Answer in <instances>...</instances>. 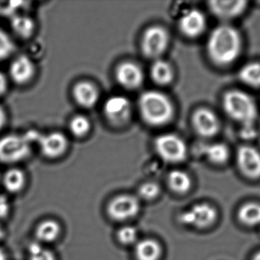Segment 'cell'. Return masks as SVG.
Masks as SVG:
<instances>
[{
    "instance_id": "74e56055",
    "label": "cell",
    "mask_w": 260,
    "mask_h": 260,
    "mask_svg": "<svg viewBox=\"0 0 260 260\" xmlns=\"http://www.w3.org/2000/svg\"><path fill=\"white\" fill-rule=\"evenodd\" d=\"M253 260H260V251L258 252L257 253H256L254 257L253 258Z\"/></svg>"
},
{
    "instance_id": "7402d4cb",
    "label": "cell",
    "mask_w": 260,
    "mask_h": 260,
    "mask_svg": "<svg viewBox=\"0 0 260 260\" xmlns=\"http://www.w3.org/2000/svg\"><path fill=\"white\" fill-rule=\"evenodd\" d=\"M61 233L59 223L53 220H46L38 225L36 236L38 241L42 243H51L56 241Z\"/></svg>"
},
{
    "instance_id": "d6986e66",
    "label": "cell",
    "mask_w": 260,
    "mask_h": 260,
    "mask_svg": "<svg viewBox=\"0 0 260 260\" xmlns=\"http://www.w3.org/2000/svg\"><path fill=\"white\" fill-rule=\"evenodd\" d=\"M10 26L15 35L22 39L30 38L35 30V23L30 17L18 13L10 18Z\"/></svg>"
},
{
    "instance_id": "8d00e7d4",
    "label": "cell",
    "mask_w": 260,
    "mask_h": 260,
    "mask_svg": "<svg viewBox=\"0 0 260 260\" xmlns=\"http://www.w3.org/2000/svg\"><path fill=\"white\" fill-rule=\"evenodd\" d=\"M4 230H3V227H2L1 225H0V239H2V238H3V237H4Z\"/></svg>"
},
{
    "instance_id": "f1b7e54d",
    "label": "cell",
    "mask_w": 260,
    "mask_h": 260,
    "mask_svg": "<svg viewBox=\"0 0 260 260\" xmlns=\"http://www.w3.org/2000/svg\"><path fill=\"white\" fill-rule=\"evenodd\" d=\"M15 48V42L10 35L0 27V62L10 57Z\"/></svg>"
},
{
    "instance_id": "8fae6325",
    "label": "cell",
    "mask_w": 260,
    "mask_h": 260,
    "mask_svg": "<svg viewBox=\"0 0 260 260\" xmlns=\"http://www.w3.org/2000/svg\"><path fill=\"white\" fill-rule=\"evenodd\" d=\"M35 142L38 143L43 155L50 159L60 157L65 153L68 147L67 137L59 132L46 134L38 133Z\"/></svg>"
},
{
    "instance_id": "7a4b0ae2",
    "label": "cell",
    "mask_w": 260,
    "mask_h": 260,
    "mask_svg": "<svg viewBox=\"0 0 260 260\" xmlns=\"http://www.w3.org/2000/svg\"><path fill=\"white\" fill-rule=\"evenodd\" d=\"M223 108L229 118L242 126V134L253 137L258 117L256 102L251 96L241 90H231L223 97Z\"/></svg>"
},
{
    "instance_id": "ac0fdd59",
    "label": "cell",
    "mask_w": 260,
    "mask_h": 260,
    "mask_svg": "<svg viewBox=\"0 0 260 260\" xmlns=\"http://www.w3.org/2000/svg\"><path fill=\"white\" fill-rule=\"evenodd\" d=\"M161 253L160 244L150 238L138 241L135 247V255L137 260H158Z\"/></svg>"
},
{
    "instance_id": "52a82bcc",
    "label": "cell",
    "mask_w": 260,
    "mask_h": 260,
    "mask_svg": "<svg viewBox=\"0 0 260 260\" xmlns=\"http://www.w3.org/2000/svg\"><path fill=\"white\" fill-rule=\"evenodd\" d=\"M218 213L216 209L207 203L195 205L180 215L182 224L197 228L210 227L216 221Z\"/></svg>"
},
{
    "instance_id": "9a60e30c",
    "label": "cell",
    "mask_w": 260,
    "mask_h": 260,
    "mask_svg": "<svg viewBox=\"0 0 260 260\" xmlns=\"http://www.w3.org/2000/svg\"><path fill=\"white\" fill-rule=\"evenodd\" d=\"M179 27L186 37L197 38L206 30V17L198 9H189L182 15L179 21Z\"/></svg>"
},
{
    "instance_id": "484cf974",
    "label": "cell",
    "mask_w": 260,
    "mask_h": 260,
    "mask_svg": "<svg viewBox=\"0 0 260 260\" xmlns=\"http://www.w3.org/2000/svg\"><path fill=\"white\" fill-rule=\"evenodd\" d=\"M25 184V176L21 169H9L3 177V185L9 192L15 193L21 191Z\"/></svg>"
},
{
    "instance_id": "e575fe53",
    "label": "cell",
    "mask_w": 260,
    "mask_h": 260,
    "mask_svg": "<svg viewBox=\"0 0 260 260\" xmlns=\"http://www.w3.org/2000/svg\"><path fill=\"white\" fill-rule=\"evenodd\" d=\"M7 122V113L5 108L0 105V131L4 128Z\"/></svg>"
},
{
    "instance_id": "4dcf8cb0",
    "label": "cell",
    "mask_w": 260,
    "mask_h": 260,
    "mask_svg": "<svg viewBox=\"0 0 260 260\" xmlns=\"http://www.w3.org/2000/svg\"><path fill=\"white\" fill-rule=\"evenodd\" d=\"M25 3L22 1H3L0 0V16L10 19L24 7Z\"/></svg>"
},
{
    "instance_id": "cb8c5ba5",
    "label": "cell",
    "mask_w": 260,
    "mask_h": 260,
    "mask_svg": "<svg viewBox=\"0 0 260 260\" xmlns=\"http://www.w3.org/2000/svg\"><path fill=\"white\" fill-rule=\"evenodd\" d=\"M240 79L246 85L253 88L260 87V61L245 64L239 72Z\"/></svg>"
},
{
    "instance_id": "8992f818",
    "label": "cell",
    "mask_w": 260,
    "mask_h": 260,
    "mask_svg": "<svg viewBox=\"0 0 260 260\" xmlns=\"http://www.w3.org/2000/svg\"><path fill=\"white\" fill-rule=\"evenodd\" d=\"M169 44V35L164 27L154 25L148 27L142 35V50L149 58H158Z\"/></svg>"
},
{
    "instance_id": "5bb4252c",
    "label": "cell",
    "mask_w": 260,
    "mask_h": 260,
    "mask_svg": "<svg viewBox=\"0 0 260 260\" xmlns=\"http://www.w3.org/2000/svg\"><path fill=\"white\" fill-rule=\"evenodd\" d=\"M117 82L126 89L134 90L139 88L144 81V73L137 64L133 62H123L116 69Z\"/></svg>"
},
{
    "instance_id": "ffe728a7",
    "label": "cell",
    "mask_w": 260,
    "mask_h": 260,
    "mask_svg": "<svg viewBox=\"0 0 260 260\" xmlns=\"http://www.w3.org/2000/svg\"><path fill=\"white\" fill-rule=\"evenodd\" d=\"M202 154L211 162L216 165L224 164L229 160L230 151L224 143H214L205 145Z\"/></svg>"
},
{
    "instance_id": "277c9868",
    "label": "cell",
    "mask_w": 260,
    "mask_h": 260,
    "mask_svg": "<svg viewBox=\"0 0 260 260\" xmlns=\"http://www.w3.org/2000/svg\"><path fill=\"white\" fill-rule=\"evenodd\" d=\"M31 133L25 135L10 134L0 137V162L13 164L27 159L31 154Z\"/></svg>"
},
{
    "instance_id": "ba28073f",
    "label": "cell",
    "mask_w": 260,
    "mask_h": 260,
    "mask_svg": "<svg viewBox=\"0 0 260 260\" xmlns=\"http://www.w3.org/2000/svg\"><path fill=\"white\" fill-rule=\"evenodd\" d=\"M140 210L139 199L131 195H120L113 198L108 206V213L111 219L124 221L134 218Z\"/></svg>"
},
{
    "instance_id": "d6a6232c",
    "label": "cell",
    "mask_w": 260,
    "mask_h": 260,
    "mask_svg": "<svg viewBox=\"0 0 260 260\" xmlns=\"http://www.w3.org/2000/svg\"><path fill=\"white\" fill-rule=\"evenodd\" d=\"M9 211V204L7 198L0 195V220L7 216Z\"/></svg>"
},
{
    "instance_id": "d4e9b609",
    "label": "cell",
    "mask_w": 260,
    "mask_h": 260,
    "mask_svg": "<svg viewBox=\"0 0 260 260\" xmlns=\"http://www.w3.org/2000/svg\"><path fill=\"white\" fill-rule=\"evenodd\" d=\"M240 221L247 226H256L260 224V204L248 203L241 206L238 211Z\"/></svg>"
},
{
    "instance_id": "44dd1931",
    "label": "cell",
    "mask_w": 260,
    "mask_h": 260,
    "mask_svg": "<svg viewBox=\"0 0 260 260\" xmlns=\"http://www.w3.org/2000/svg\"><path fill=\"white\" fill-rule=\"evenodd\" d=\"M151 79L158 85H165L171 83L174 78V71L169 63L163 60L154 61L151 67Z\"/></svg>"
},
{
    "instance_id": "d590c367",
    "label": "cell",
    "mask_w": 260,
    "mask_h": 260,
    "mask_svg": "<svg viewBox=\"0 0 260 260\" xmlns=\"http://www.w3.org/2000/svg\"><path fill=\"white\" fill-rule=\"evenodd\" d=\"M7 259V257H6V253L3 251L2 249H0V260H6Z\"/></svg>"
},
{
    "instance_id": "83f0119b",
    "label": "cell",
    "mask_w": 260,
    "mask_h": 260,
    "mask_svg": "<svg viewBox=\"0 0 260 260\" xmlns=\"http://www.w3.org/2000/svg\"><path fill=\"white\" fill-rule=\"evenodd\" d=\"M30 260H56V256L51 250L38 242L31 243L28 248Z\"/></svg>"
},
{
    "instance_id": "1f68e13d",
    "label": "cell",
    "mask_w": 260,
    "mask_h": 260,
    "mask_svg": "<svg viewBox=\"0 0 260 260\" xmlns=\"http://www.w3.org/2000/svg\"><path fill=\"white\" fill-rule=\"evenodd\" d=\"M160 186L155 183L149 182L142 184L139 189V195L141 198L151 201L158 196L160 194Z\"/></svg>"
},
{
    "instance_id": "4fadbf2b",
    "label": "cell",
    "mask_w": 260,
    "mask_h": 260,
    "mask_svg": "<svg viewBox=\"0 0 260 260\" xmlns=\"http://www.w3.org/2000/svg\"><path fill=\"white\" fill-rule=\"evenodd\" d=\"M9 74L10 79L17 85H25L35 76V64L27 55H18L11 62Z\"/></svg>"
},
{
    "instance_id": "836d02e7",
    "label": "cell",
    "mask_w": 260,
    "mask_h": 260,
    "mask_svg": "<svg viewBox=\"0 0 260 260\" xmlns=\"http://www.w3.org/2000/svg\"><path fill=\"white\" fill-rule=\"evenodd\" d=\"M8 79L6 75L0 71V96H3L8 90Z\"/></svg>"
},
{
    "instance_id": "5b68a950",
    "label": "cell",
    "mask_w": 260,
    "mask_h": 260,
    "mask_svg": "<svg viewBox=\"0 0 260 260\" xmlns=\"http://www.w3.org/2000/svg\"><path fill=\"white\" fill-rule=\"evenodd\" d=\"M154 148L159 157L166 163H180L187 155V147L184 140L174 134L158 136L154 141Z\"/></svg>"
},
{
    "instance_id": "7c38bea8",
    "label": "cell",
    "mask_w": 260,
    "mask_h": 260,
    "mask_svg": "<svg viewBox=\"0 0 260 260\" xmlns=\"http://www.w3.org/2000/svg\"><path fill=\"white\" fill-rule=\"evenodd\" d=\"M192 122L197 134L203 137H214L220 129L218 118L208 108L197 110L192 115Z\"/></svg>"
},
{
    "instance_id": "4316f807",
    "label": "cell",
    "mask_w": 260,
    "mask_h": 260,
    "mask_svg": "<svg viewBox=\"0 0 260 260\" xmlns=\"http://www.w3.org/2000/svg\"><path fill=\"white\" fill-rule=\"evenodd\" d=\"M91 129V123L88 118L84 115H76L70 123V130L76 137H81L86 135Z\"/></svg>"
},
{
    "instance_id": "30bf717a",
    "label": "cell",
    "mask_w": 260,
    "mask_h": 260,
    "mask_svg": "<svg viewBox=\"0 0 260 260\" xmlns=\"http://www.w3.org/2000/svg\"><path fill=\"white\" fill-rule=\"evenodd\" d=\"M237 163L241 172L250 179L260 178V152L256 148L244 145L238 148Z\"/></svg>"
},
{
    "instance_id": "3957f363",
    "label": "cell",
    "mask_w": 260,
    "mask_h": 260,
    "mask_svg": "<svg viewBox=\"0 0 260 260\" xmlns=\"http://www.w3.org/2000/svg\"><path fill=\"white\" fill-rule=\"evenodd\" d=\"M139 109L143 120L151 126L166 125L172 119L174 111L169 98L156 90H149L141 95Z\"/></svg>"
},
{
    "instance_id": "e0dca14e",
    "label": "cell",
    "mask_w": 260,
    "mask_h": 260,
    "mask_svg": "<svg viewBox=\"0 0 260 260\" xmlns=\"http://www.w3.org/2000/svg\"><path fill=\"white\" fill-rule=\"evenodd\" d=\"M73 93L78 105L85 108H92L99 99V92L97 87L94 84L85 81L76 84Z\"/></svg>"
},
{
    "instance_id": "9c48e42d",
    "label": "cell",
    "mask_w": 260,
    "mask_h": 260,
    "mask_svg": "<svg viewBox=\"0 0 260 260\" xmlns=\"http://www.w3.org/2000/svg\"><path fill=\"white\" fill-rule=\"evenodd\" d=\"M105 117L115 125H123L131 117L132 105L123 96H114L107 99L104 105Z\"/></svg>"
},
{
    "instance_id": "2e32d148",
    "label": "cell",
    "mask_w": 260,
    "mask_h": 260,
    "mask_svg": "<svg viewBox=\"0 0 260 260\" xmlns=\"http://www.w3.org/2000/svg\"><path fill=\"white\" fill-rule=\"evenodd\" d=\"M247 7L246 1H212L209 9L215 16L222 21H230L244 13Z\"/></svg>"
},
{
    "instance_id": "603a6c76",
    "label": "cell",
    "mask_w": 260,
    "mask_h": 260,
    "mask_svg": "<svg viewBox=\"0 0 260 260\" xmlns=\"http://www.w3.org/2000/svg\"><path fill=\"white\" fill-rule=\"evenodd\" d=\"M168 186L171 190L177 194L186 193L190 189L192 181L189 176L184 171L173 170L168 178Z\"/></svg>"
},
{
    "instance_id": "6da1fadb",
    "label": "cell",
    "mask_w": 260,
    "mask_h": 260,
    "mask_svg": "<svg viewBox=\"0 0 260 260\" xmlns=\"http://www.w3.org/2000/svg\"><path fill=\"white\" fill-rule=\"evenodd\" d=\"M209 58L217 65L233 64L241 54L242 39L238 31L229 24H221L213 29L206 44Z\"/></svg>"
},
{
    "instance_id": "f546056e",
    "label": "cell",
    "mask_w": 260,
    "mask_h": 260,
    "mask_svg": "<svg viewBox=\"0 0 260 260\" xmlns=\"http://www.w3.org/2000/svg\"><path fill=\"white\" fill-rule=\"evenodd\" d=\"M139 232L132 225L124 226L117 232L118 241L123 245H132L138 242Z\"/></svg>"
}]
</instances>
